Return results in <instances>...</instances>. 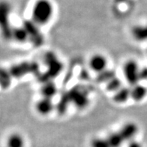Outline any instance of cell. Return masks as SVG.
<instances>
[{
    "label": "cell",
    "instance_id": "obj_9",
    "mask_svg": "<svg viewBox=\"0 0 147 147\" xmlns=\"http://www.w3.org/2000/svg\"><path fill=\"white\" fill-rule=\"evenodd\" d=\"M129 98H131V88L122 86L114 93L113 101L118 104H122L128 101Z\"/></svg>",
    "mask_w": 147,
    "mask_h": 147
},
{
    "label": "cell",
    "instance_id": "obj_11",
    "mask_svg": "<svg viewBox=\"0 0 147 147\" xmlns=\"http://www.w3.org/2000/svg\"><path fill=\"white\" fill-rule=\"evenodd\" d=\"M57 89H56V85L53 84L52 82L48 80L46 82L45 85L43 86L41 88V94H42V97L45 98H51L55 95H56Z\"/></svg>",
    "mask_w": 147,
    "mask_h": 147
},
{
    "label": "cell",
    "instance_id": "obj_6",
    "mask_svg": "<svg viewBox=\"0 0 147 147\" xmlns=\"http://www.w3.org/2000/svg\"><path fill=\"white\" fill-rule=\"evenodd\" d=\"M147 95V89L145 86L138 83L131 87V98L140 102L143 101Z\"/></svg>",
    "mask_w": 147,
    "mask_h": 147
},
{
    "label": "cell",
    "instance_id": "obj_1",
    "mask_svg": "<svg viewBox=\"0 0 147 147\" xmlns=\"http://www.w3.org/2000/svg\"><path fill=\"white\" fill-rule=\"evenodd\" d=\"M54 12L51 0H36L32 8V19L37 25H45L50 22Z\"/></svg>",
    "mask_w": 147,
    "mask_h": 147
},
{
    "label": "cell",
    "instance_id": "obj_2",
    "mask_svg": "<svg viewBox=\"0 0 147 147\" xmlns=\"http://www.w3.org/2000/svg\"><path fill=\"white\" fill-rule=\"evenodd\" d=\"M140 68L138 65V62L134 60H128L125 62L123 66V74L125 79L131 86L138 84L140 81Z\"/></svg>",
    "mask_w": 147,
    "mask_h": 147
},
{
    "label": "cell",
    "instance_id": "obj_8",
    "mask_svg": "<svg viewBox=\"0 0 147 147\" xmlns=\"http://www.w3.org/2000/svg\"><path fill=\"white\" fill-rule=\"evenodd\" d=\"M11 38L20 43L25 42L29 38V33L24 26L12 29Z\"/></svg>",
    "mask_w": 147,
    "mask_h": 147
},
{
    "label": "cell",
    "instance_id": "obj_13",
    "mask_svg": "<svg viewBox=\"0 0 147 147\" xmlns=\"http://www.w3.org/2000/svg\"><path fill=\"white\" fill-rule=\"evenodd\" d=\"M75 93L73 94V98L72 100L74 101L76 106L79 107H84L86 105L88 104V98L86 95L80 91L74 92Z\"/></svg>",
    "mask_w": 147,
    "mask_h": 147
},
{
    "label": "cell",
    "instance_id": "obj_10",
    "mask_svg": "<svg viewBox=\"0 0 147 147\" xmlns=\"http://www.w3.org/2000/svg\"><path fill=\"white\" fill-rule=\"evenodd\" d=\"M25 141L24 139L20 134H11L8 137L7 140V146L8 147H24Z\"/></svg>",
    "mask_w": 147,
    "mask_h": 147
},
{
    "label": "cell",
    "instance_id": "obj_17",
    "mask_svg": "<svg viewBox=\"0 0 147 147\" xmlns=\"http://www.w3.org/2000/svg\"><path fill=\"white\" fill-rule=\"evenodd\" d=\"M91 147H110V146L107 138H97L91 141Z\"/></svg>",
    "mask_w": 147,
    "mask_h": 147
},
{
    "label": "cell",
    "instance_id": "obj_3",
    "mask_svg": "<svg viewBox=\"0 0 147 147\" xmlns=\"http://www.w3.org/2000/svg\"><path fill=\"white\" fill-rule=\"evenodd\" d=\"M107 65L108 62L106 57L104 55L99 53L92 56L89 62L90 69L97 74L101 73L107 69Z\"/></svg>",
    "mask_w": 147,
    "mask_h": 147
},
{
    "label": "cell",
    "instance_id": "obj_5",
    "mask_svg": "<svg viewBox=\"0 0 147 147\" xmlns=\"http://www.w3.org/2000/svg\"><path fill=\"white\" fill-rule=\"evenodd\" d=\"M36 110L39 114L42 116H46L50 114L54 109V105L52 101L51 98H47L42 97V98L37 102L36 104Z\"/></svg>",
    "mask_w": 147,
    "mask_h": 147
},
{
    "label": "cell",
    "instance_id": "obj_14",
    "mask_svg": "<svg viewBox=\"0 0 147 147\" xmlns=\"http://www.w3.org/2000/svg\"><path fill=\"white\" fill-rule=\"evenodd\" d=\"M122 87V81H121V80L119 79L116 76L115 78H112V79L110 80H109V81L106 83L107 90H108L109 92H111L115 93Z\"/></svg>",
    "mask_w": 147,
    "mask_h": 147
},
{
    "label": "cell",
    "instance_id": "obj_15",
    "mask_svg": "<svg viewBox=\"0 0 147 147\" xmlns=\"http://www.w3.org/2000/svg\"><path fill=\"white\" fill-rule=\"evenodd\" d=\"M116 77V73L114 71L110 69H107L104 71L103 72L100 74H98V77H97V80L98 82H103V83H107L109 80L112 79V78Z\"/></svg>",
    "mask_w": 147,
    "mask_h": 147
},
{
    "label": "cell",
    "instance_id": "obj_18",
    "mask_svg": "<svg viewBox=\"0 0 147 147\" xmlns=\"http://www.w3.org/2000/svg\"><path fill=\"white\" fill-rule=\"evenodd\" d=\"M147 80V67L141 68L140 70V80Z\"/></svg>",
    "mask_w": 147,
    "mask_h": 147
},
{
    "label": "cell",
    "instance_id": "obj_12",
    "mask_svg": "<svg viewBox=\"0 0 147 147\" xmlns=\"http://www.w3.org/2000/svg\"><path fill=\"white\" fill-rule=\"evenodd\" d=\"M107 139L108 140L110 147H120L122 145V143L125 142L119 131L110 134L107 137Z\"/></svg>",
    "mask_w": 147,
    "mask_h": 147
},
{
    "label": "cell",
    "instance_id": "obj_7",
    "mask_svg": "<svg viewBox=\"0 0 147 147\" xmlns=\"http://www.w3.org/2000/svg\"><path fill=\"white\" fill-rule=\"evenodd\" d=\"M131 35L138 41H147V24L146 25L134 26L131 29Z\"/></svg>",
    "mask_w": 147,
    "mask_h": 147
},
{
    "label": "cell",
    "instance_id": "obj_4",
    "mask_svg": "<svg viewBox=\"0 0 147 147\" xmlns=\"http://www.w3.org/2000/svg\"><path fill=\"white\" fill-rule=\"evenodd\" d=\"M120 134L122 135L125 141H131L135 137L138 131V125L134 122H127L122 128L119 130Z\"/></svg>",
    "mask_w": 147,
    "mask_h": 147
},
{
    "label": "cell",
    "instance_id": "obj_19",
    "mask_svg": "<svg viewBox=\"0 0 147 147\" xmlns=\"http://www.w3.org/2000/svg\"><path fill=\"white\" fill-rule=\"evenodd\" d=\"M128 147H143V146H142V145L139 143V142L132 140H131V141L129 142V143H128Z\"/></svg>",
    "mask_w": 147,
    "mask_h": 147
},
{
    "label": "cell",
    "instance_id": "obj_16",
    "mask_svg": "<svg viewBox=\"0 0 147 147\" xmlns=\"http://www.w3.org/2000/svg\"><path fill=\"white\" fill-rule=\"evenodd\" d=\"M12 75L10 71H8L3 68L1 71V85L2 87H8L11 83V78Z\"/></svg>",
    "mask_w": 147,
    "mask_h": 147
}]
</instances>
